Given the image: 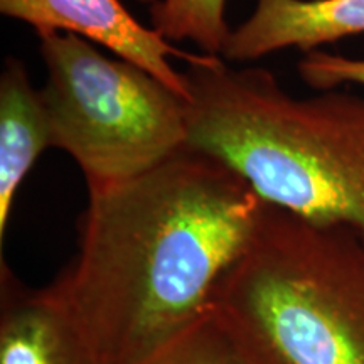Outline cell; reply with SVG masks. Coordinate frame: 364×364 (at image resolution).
<instances>
[{
	"label": "cell",
	"mask_w": 364,
	"mask_h": 364,
	"mask_svg": "<svg viewBox=\"0 0 364 364\" xmlns=\"http://www.w3.org/2000/svg\"><path fill=\"white\" fill-rule=\"evenodd\" d=\"M0 364H105L51 287L31 290L2 262Z\"/></svg>",
	"instance_id": "obj_7"
},
{
	"label": "cell",
	"mask_w": 364,
	"mask_h": 364,
	"mask_svg": "<svg viewBox=\"0 0 364 364\" xmlns=\"http://www.w3.org/2000/svg\"><path fill=\"white\" fill-rule=\"evenodd\" d=\"M139 364H250V361L211 306L198 321Z\"/></svg>",
	"instance_id": "obj_10"
},
{
	"label": "cell",
	"mask_w": 364,
	"mask_h": 364,
	"mask_svg": "<svg viewBox=\"0 0 364 364\" xmlns=\"http://www.w3.org/2000/svg\"><path fill=\"white\" fill-rule=\"evenodd\" d=\"M149 7L150 27L169 43H193L199 53L221 56L231 27L226 0H136Z\"/></svg>",
	"instance_id": "obj_9"
},
{
	"label": "cell",
	"mask_w": 364,
	"mask_h": 364,
	"mask_svg": "<svg viewBox=\"0 0 364 364\" xmlns=\"http://www.w3.org/2000/svg\"><path fill=\"white\" fill-rule=\"evenodd\" d=\"M0 14L31 26L36 34L71 33L103 46L117 58L149 71L188 102L184 71L176 70L171 59L198 65L213 56L182 51L157 29L140 24L120 0H0Z\"/></svg>",
	"instance_id": "obj_5"
},
{
	"label": "cell",
	"mask_w": 364,
	"mask_h": 364,
	"mask_svg": "<svg viewBox=\"0 0 364 364\" xmlns=\"http://www.w3.org/2000/svg\"><path fill=\"white\" fill-rule=\"evenodd\" d=\"M188 147L248 182L263 203L364 238V97L297 98L272 71L221 56L186 65Z\"/></svg>",
	"instance_id": "obj_2"
},
{
	"label": "cell",
	"mask_w": 364,
	"mask_h": 364,
	"mask_svg": "<svg viewBox=\"0 0 364 364\" xmlns=\"http://www.w3.org/2000/svg\"><path fill=\"white\" fill-rule=\"evenodd\" d=\"M265 206L235 171L186 147L88 191L78 255L49 287L105 364H139L211 309Z\"/></svg>",
	"instance_id": "obj_1"
},
{
	"label": "cell",
	"mask_w": 364,
	"mask_h": 364,
	"mask_svg": "<svg viewBox=\"0 0 364 364\" xmlns=\"http://www.w3.org/2000/svg\"><path fill=\"white\" fill-rule=\"evenodd\" d=\"M300 78L314 90H334L341 85L364 86V59L324 51L306 53L297 65Z\"/></svg>",
	"instance_id": "obj_11"
},
{
	"label": "cell",
	"mask_w": 364,
	"mask_h": 364,
	"mask_svg": "<svg viewBox=\"0 0 364 364\" xmlns=\"http://www.w3.org/2000/svg\"><path fill=\"white\" fill-rule=\"evenodd\" d=\"M213 309L250 364H364V238L267 204Z\"/></svg>",
	"instance_id": "obj_3"
},
{
	"label": "cell",
	"mask_w": 364,
	"mask_h": 364,
	"mask_svg": "<svg viewBox=\"0 0 364 364\" xmlns=\"http://www.w3.org/2000/svg\"><path fill=\"white\" fill-rule=\"evenodd\" d=\"M53 147L88 191L130 181L188 147V100L134 63L71 33H38Z\"/></svg>",
	"instance_id": "obj_4"
},
{
	"label": "cell",
	"mask_w": 364,
	"mask_h": 364,
	"mask_svg": "<svg viewBox=\"0 0 364 364\" xmlns=\"http://www.w3.org/2000/svg\"><path fill=\"white\" fill-rule=\"evenodd\" d=\"M358 34L364 0H257L252 16L231 29L221 58L250 63L287 48L306 54Z\"/></svg>",
	"instance_id": "obj_6"
},
{
	"label": "cell",
	"mask_w": 364,
	"mask_h": 364,
	"mask_svg": "<svg viewBox=\"0 0 364 364\" xmlns=\"http://www.w3.org/2000/svg\"><path fill=\"white\" fill-rule=\"evenodd\" d=\"M51 147V120L41 90L31 83L24 63L9 56L0 75V245L22 182Z\"/></svg>",
	"instance_id": "obj_8"
}]
</instances>
